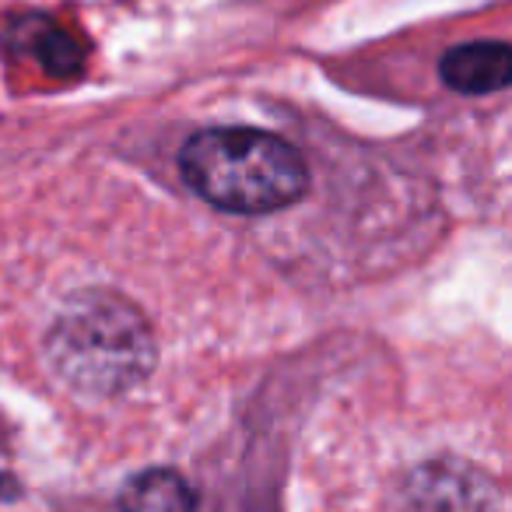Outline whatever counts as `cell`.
<instances>
[{"mask_svg": "<svg viewBox=\"0 0 512 512\" xmlns=\"http://www.w3.org/2000/svg\"><path fill=\"white\" fill-rule=\"evenodd\" d=\"M179 172L193 193L232 214H271L306 193L309 169L299 148L271 130H200L179 151Z\"/></svg>", "mask_w": 512, "mask_h": 512, "instance_id": "obj_1", "label": "cell"}, {"mask_svg": "<svg viewBox=\"0 0 512 512\" xmlns=\"http://www.w3.org/2000/svg\"><path fill=\"white\" fill-rule=\"evenodd\" d=\"M46 351L60 379L88 397L130 393L155 369L148 320L113 292L78 295L57 316Z\"/></svg>", "mask_w": 512, "mask_h": 512, "instance_id": "obj_2", "label": "cell"}, {"mask_svg": "<svg viewBox=\"0 0 512 512\" xmlns=\"http://www.w3.org/2000/svg\"><path fill=\"white\" fill-rule=\"evenodd\" d=\"M442 81L460 95H491L512 85V50L502 43L453 46L439 64Z\"/></svg>", "mask_w": 512, "mask_h": 512, "instance_id": "obj_3", "label": "cell"}, {"mask_svg": "<svg viewBox=\"0 0 512 512\" xmlns=\"http://www.w3.org/2000/svg\"><path fill=\"white\" fill-rule=\"evenodd\" d=\"M123 509H193L197 495L193 488L176 474V470H144L123 488L120 495Z\"/></svg>", "mask_w": 512, "mask_h": 512, "instance_id": "obj_4", "label": "cell"}]
</instances>
